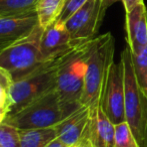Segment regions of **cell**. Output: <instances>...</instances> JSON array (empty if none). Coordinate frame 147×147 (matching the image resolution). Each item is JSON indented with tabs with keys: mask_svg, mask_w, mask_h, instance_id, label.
Returning <instances> with one entry per match:
<instances>
[{
	"mask_svg": "<svg viewBox=\"0 0 147 147\" xmlns=\"http://www.w3.org/2000/svg\"><path fill=\"white\" fill-rule=\"evenodd\" d=\"M115 40L110 32L96 36L86 62L81 105L92 110L100 105L109 70L114 63Z\"/></svg>",
	"mask_w": 147,
	"mask_h": 147,
	"instance_id": "obj_1",
	"label": "cell"
},
{
	"mask_svg": "<svg viewBox=\"0 0 147 147\" xmlns=\"http://www.w3.org/2000/svg\"><path fill=\"white\" fill-rule=\"evenodd\" d=\"M93 39L76 43L58 73L56 91L67 116L82 106L81 97L84 88L86 62Z\"/></svg>",
	"mask_w": 147,
	"mask_h": 147,
	"instance_id": "obj_2",
	"label": "cell"
},
{
	"mask_svg": "<svg viewBox=\"0 0 147 147\" xmlns=\"http://www.w3.org/2000/svg\"><path fill=\"white\" fill-rule=\"evenodd\" d=\"M72 49L54 59L44 62L27 77L12 83L8 90L10 100L8 114L16 113L41 95L56 88L58 73Z\"/></svg>",
	"mask_w": 147,
	"mask_h": 147,
	"instance_id": "obj_3",
	"label": "cell"
},
{
	"mask_svg": "<svg viewBox=\"0 0 147 147\" xmlns=\"http://www.w3.org/2000/svg\"><path fill=\"white\" fill-rule=\"evenodd\" d=\"M67 117L56 88L41 95L16 113L8 114L4 122L19 130L54 127Z\"/></svg>",
	"mask_w": 147,
	"mask_h": 147,
	"instance_id": "obj_4",
	"label": "cell"
},
{
	"mask_svg": "<svg viewBox=\"0 0 147 147\" xmlns=\"http://www.w3.org/2000/svg\"><path fill=\"white\" fill-rule=\"evenodd\" d=\"M120 61L124 68L125 121L129 124L139 146L147 147V96L136 82L128 45L122 51Z\"/></svg>",
	"mask_w": 147,
	"mask_h": 147,
	"instance_id": "obj_5",
	"label": "cell"
},
{
	"mask_svg": "<svg viewBox=\"0 0 147 147\" xmlns=\"http://www.w3.org/2000/svg\"><path fill=\"white\" fill-rule=\"evenodd\" d=\"M43 30L38 24L27 37L0 53V68L13 83L27 77L44 63L40 53Z\"/></svg>",
	"mask_w": 147,
	"mask_h": 147,
	"instance_id": "obj_6",
	"label": "cell"
},
{
	"mask_svg": "<svg viewBox=\"0 0 147 147\" xmlns=\"http://www.w3.org/2000/svg\"><path fill=\"white\" fill-rule=\"evenodd\" d=\"M106 9L101 0H88L65 22L73 43H81L95 38Z\"/></svg>",
	"mask_w": 147,
	"mask_h": 147,
	"instance_id": "obj_7",
	"label": "cell"
},
{
	"mask_svg": "<svg viewBox=\"0 0 147 147\" xmlns=\"http://www.w3.org/2000/svg\"><path fill=\"white\" fill-rule=\"evenodd\" d=\"M100 106L114 125L125 121V84L121 61L110 67Z\"/></svg>",
	"mask_w": 147,
	"mask_h": 147,
	"instance_id": "obj_8",
	"label": "cell"
},
{
	"mask_svg": "<svg viewBox=\"0 0 147 147\" xmlns=\"http://www.w3.org/2000/svg\"><path fill=\"white\" fill-rule=\"evenodd\" d=\"M39 24L36 12L25 16H0V53L27 37Z\"/></svg>",
	"mask_w": 147,
	"mask_h": 147,
	"instance_id": "obj_9",
	"label": "cell"
},
{
	"mask_svg": "<svg viewBox=\"0 0 147 147\" xmlns=\"http://www.w3.org/2000/svg\"><path fill=\"white\" fill-rule=\"evenodd\" d=\"M91 118V109L81 106L54 126L57 138L68 147L78 144L84 137Z\"/></svg>",
	"mask_w": 147,
	"mask_h": 147,
	"instance_id": "obj_10",
	"label": "cell"
},
{
	"mask_svg": "<svg viewBox=\"0 0 147 147\" xmlns=\"http://www.w3.org/2000/svg\"><path fill=\"white\" fill-rule=\"evenodd\" d=\"M65 24L55 22L43 30L40 53L43 62H47L68 51L75 45Z\"/></svg>",
	"mask_w": 147,
	"mask_h": 147,
	"instance_id": "obj_11",
	"label": "cell"
},
{
	"mask_svg": "<svg viewBox=\"0 0 147 147\" xmlns=\"http://www.w3.org/2000/svg\"><path fill=\"white\" fill-rule=\"evenodd\" d=\"M126 36L132 55H138L147 45V10L145 3L126 13Z\"/></svg>",
	"mask_w": 147,
	"mask_h": 147,
	"instance_id": "obj_12",
	"label": "cell"
},
{
	"mask_svg": "<svg viewBox=\"0 0 147 147\" xmlns=\"http://www.w3.org/2000/svg\"><path fill=\"white\" fill-rule=\"evenodd\" d=\"M114 124L108 119L101 106L91 110V118L84 137L90 147H113Z\"/></svg>",
	"mask_w": 147,
	"mask_h": 147,
	"instance_id": "obj_13",
	"label": "cell"
},
{
	"mask_svg": "<svg viewBox=\"0 0 147 147\" xmlns=\"http://www.w3.org/2000/svg\"><path fill=\"white\" fill-rule=\"evenodd\" d=\"M67 0H39L35 7L39 25L45 29L57 22Z\"/></svg>",
	"mask_w": 147,
	"mask_h": 147,
	"instance_id": "obj_14",
	"label": "cell"
},
{
	"mask_svg": "<svg viewBox=\"0 0 147 147\" xmlns=\"http://www.w3.org/2000/svg\"><path fill=\"white\" fill-rule=\"evenodd\" d=\"M55 138L54 127L20 130V147H46Z\"/></svg>",
	"mask_w": 147,
	"mask_h": 147,
	"instance_id": "obj_15",
	"label": "cell"
},
{
	"mask_svg": "<svg viewBox=\"0 0 147 147\" xmlns=\"http://www.w3.org/2000/svg\"><path fill=\"white\" fill-rule=\"evenodd\" d=\"M39 0H0V16L16 17L35 13Z\"/></svg>",
	"mask_w": 147,
	"mask_h": 147,
	"instance_id": "obj_16",
	"label": "cell"
},
{
	"mask_svg": "<svg viewBox=\"0 0 147 147\" xmlns=\"http://www.w3.org/2000/svg\"><path fill=\"white\" fill-rule=\"evenodd\" d=\"M134 75L139 88L147 96V45L138 55H132Z\"/></svg>",
	"mask_w": 147,
	"mask_h": 147,
	"instance_id": "obj_17",
	"label": "cell"
},
{
	"mask_svg": "<svg viewBox=\"0 0 147 147\" xmlns=\"http://www.w3.org/2000/svg\"><path fill=\"white\" fill-rule=\"evenodd\" d=\"M113 147H140L129 124L126 121L114 125Z\"/></svg>",
	"mask_w": 147,
	"mask_h": 147,
	"instance_id": "obj_18",
	"label": "cell"
},
{
	"mask_svg": "<svg viewBox=\"0 0 147 147\" xmlns=\"http://www.w3.org/2000/svg\"><path fill=\"white\" fill-rule=\"evenodd\" d=\"M0 147H20V130L2 122L0 124Z\"/></svg>",
	"mask_w": 147,
	"mask_h": 147,
	"instance_id": "obj_19",
	"label": "cell"
},
{
	"mask_svg": "<svg viewBox=\"0 0 147 147\" xmlns=\"http://www.w3.org/2000/svg\"><path fill=\"white\" fill-rule=\"evenodd\" d=\"M88 0H67L64 6L63 10L61 12V15L59 16L57 22L65 23L76 11L80 9Z\"/></svg>",
	"mask_w": 147,
	"mask_h": 147,
	"instance_id": "obj_20",
	"label": "cell"
},
{
	"mask_svg": "<svg viewBox=\"0 0 147 147\" xmlns=\"http://www.w3.org/2000/svg\"><path fill=\"white\" fill-rule=\"evenodd\" d=\"M9 105L10 100L8 89L0 84V108H7L9 110Z\"/></svg>",
	"mask_w": 147,
	"mask_h": 147,
	"instance_id": "obj_21",
	"label": "cell"
},
{
	"mask_svg": "<svg viewBox=\"0 0 147 147\" xmlns=\"http://www.w3.org/2000/svg\"><path fill=\"white\" fill-rule=\"evenodd\" d=\"M121 1H122V3H123L124 8H125L126 13L130 12L131 10H133L136 6L144 3L143 0H121Z\"/></svg>",
	"mask_w": 147,
	"mask_h": 147,
	"instance_id": "obj_22",
	"label": "cell"
},
{
	"mask_svg": "<svg viewBox=\"0 0 147 147\" xmlns=\"http://www.w3.org/2000/svg\"><path fill=\"white\" fill-rule=\"evenodd\" d=\"M46 147H68V146L65 145V144H64L61 140H59L58 138H55V139L52 140Z\"/></svg>",
	"mask_w": 147,
	"mask_h": 147,
	"instance_id": "obj_23",
	"label": "cell"
},
{
	"mask_svg": "<svg viewBox=\"0 0 147 147\" xmlns=\"http://www.w3.org/2000/svg\"><path fill=\"white\" fill-rule=\"evenodd\" d=\"M101 1H102L103 7L107 10L111 5H113V4L116 3V2H118V1H121V0H101Z\"/></svg>",
	"mask_w": 147,
	"mask_h": 147,
	"instance_id": "obj_24",
	"label": "cell"
},
{
	"mask_svg": "<svg viewBox=\"0 0 147 147\" xmlns=\"http://www.w3.org/2000/svg\"><path fill=\"white\" fill-rule=\"evenodd\" d=\"M8 113H9V110L7 108H0V124L2 122H4L5 118L7 117Z\"/></svg>",
	"mask_w": 147,
	"mask_h": 147,
	"instance_id": "obj_25",
	"label": "cell"
},
{
	"mask_svg": "<svg viewBox=\"0 0 147 147\" xmlns=\"http://www.w3.org/2000/svg\"><path fill=\"white\" fill-rule=\"evenodd\" d=\"M73 147H90V144H89V142L87 141V139H86L85 137H83L79 143L76 144V145Z\"/></svg>",
	"mask_w": 147,
	"mask_h": 147,
	"instance_id": "obj_26",
	"label": "cell"
}]
</instances>
